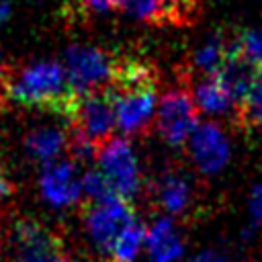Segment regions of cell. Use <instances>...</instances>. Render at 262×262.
I'll list each match as a JSON object with an SVG mask.
<instances>
[{"instance_id": "cell-5", "label": "cell", "mask_w": 262, "mask_h": 262, "mask_svg": "<svg viewBox=\"0 0 262 262\" xmlns=\"http://www.w3.org/2000/svg\"><path fill=\"white\" fill-rule=\"evenodd\" d=\"M119 57L92 45H72L66 51V74L76 94L102 90L111 84Z\"/></svg>"}, {"instance_id": "cell-19", "label": "cell", "mask_w": 262, "mask_h": 262, "mask_svg": "<svg viewBox=\"0 0 262 262\" xmlns=\"http://www.w3.org/2000/svg\"><path fill=\"white\" fill-rule=\"evenodd\" d=\"M82 190L88 199V203H102V201H108V199H115V190L113 186L108 184L106 176L100 172V170H90L84 174L82 178Z\"/></svg>"}, {"instance_id": "cell-12", "label": "cell", "mask_w": 262, "mask_h": 262, "mask_svg": "<svg viewBox=\"0 0 262 262\" xmlns=\"http://www.w3.org/2000/svg\"><path fill=\"white\" fill-rule=\"evenodd\" d=\"M41 194L53 207H70L84 194L82 180L76 176V166L70 160L51 162L41 174Z\"/></svg>"}, {"instance_id": "cell-22", "label": "cell", "mask_w": 262, "mask_h": 262, "mask_svg": "<svg viewBox=\"0 0 262 262\" xmlns=\"http://www.w3.org/2000/svg\"><path fill=\"white\" fill-rule=\"evenodd\" d=\"M84 8L94 14H104L113 8H119V0H84Z\"/></svg>"}, {"instance_id": "cell-24", "label": "cell", "mask_w": 262, "mask_h": 262, "mask_svg": "<svg viewBox=\"0 0 262 262\" xmlns=\"http://www.w3.org/2000/svg\"><path fill=\"white\" fill-rule=\"evenodd\" d=\"M12 192V186H10V180L6 176V170H4V164H2V158H0V199L8 196Z\"/></svg>"}, {"instance_id": "cell-9", "label": "cell", "mask_w": 262, "mask_h": 262, "mask_svg": "<svg viewBox=\"0 0 262 262\" xmlns=\"http://www.w3.org/2000/svg\"><path fill=\"white\" fill-rule=\"evenodd\" d=\"M151 194L154 203L172 219L190 215L199 205V186L180 168L160 174V178L154 182Z\"/></svg>"}, {"instance_id": "cell-26", "label": "cell", "mask_w": 262, "mask_h": 262, "mask_svg": "<svg viewBox=\"0 0 262 262\" xmlns=\"http://www.w3.org/2000/svg\"><path fill=\"white\" fill-rule=\"evenodd\" d=\"M8 12H10V8H8V2H2V4H0V23H2V20L8 16Z\"/></svg>"}, {"instance_id": "cell-13", "label": "cell", "mask_w": 262, "mask_h": 262, "mask_svg": "<svg viewBox=\"0 0 262 262\" xmlns=\"http://www.w3.org/2000/svg\"><path fill=\"white\" fill-rule=\"evenodd\" d=\"M239 53V35H227V33H213L203 39V43L192 53V70L203 76L219 74L225 63Z\"/></svg>"}, {"instance_id": "cell-25", "label": "cell", "mask_w": 262, "mask_h": 262, "mask_svg": "<svg viewBox=\"0 0 262 262\" xmlns=\"http://www.w3.org/2000/svg\"><path fill=\"white\" fill-rule=\"evenodd\" d=\"M0 92H8V80L4 76V68H2V57H0Z\"/></svg>"}, {"instance_id": "cell-7", "label": "cell", "mask_w": 262, "mask_h": 262, "mask_svg": "<svg viewBox=\"0 0 262 262\" xmlns=\"http://www.w3.org/2000/svg\"><path fill=\"white\" fill-rule=\"evenodd\" d=\"M135 221L137 219L133 207L121 196L102 203H88L86 207V231L90 235V242L102 256L108 258L121 233Z\"/></svg>"}, {"instance_id": "cell-18", "label": "cell", "mask_w": 262, "mask_h": 262, "mask_svg": "<svg viewBox=\"0 0 262 262\" xmlns=\"http://www.w3.org/2000/svg\"><path fill=\"white\" fill-rule=\"evenodd\" d=\"M145 233H147V229L139 221L131 223L121 233V237L117 239V244L113 248V254H111V260L113 262H133L137 258L141 246L145 244Z\"/></svg>"}, {"instance_id": "cell-15", "label": "cell", "mask_w": 262, "mask_h": 262, "mask_svg": "<svg viewBox=\"0 0 262 262\" xmlns=\"http://www.w3.org/2000/svg\"><path fill=\"white\" fill-rule=\"evenodd\" d=\"M190 90H192V98L199 111L215 115V117L227 115L231 111L235 115V100L219 74L203 76L196 84H190Z\"/></svg>"}, {"instance_id": "cell-11", "label": "cell", "mask_w": 262, "mask_h": 262, "mask_svg": "<svg viewBox=\"0 0 262 262\" xmlns=\"http://www.w3.org/2000/svg\"><path fill=\"white\" fill-rule=\"evenodd\" d=\"M14 242L20 262H55L66 254L61 239L35 219H18L14 223Z\"/></svg>"}, {"instance_id": "cell-23", "label": "cell", "mask_w": 262, "mask_h": 262, "mask_svg": "<svg viewBox=\"0 0 262 262\" xmlns=\"http://www.w3.org/2000/svg\"><path fill=\"white\" fill-rule=\"evenodd\" d=\"M190 262H229V258L217 250H205V252L196 254Z\"/></svg>"}, {"instance_id": "cell-10", "label": "cell", "mask_w": 262, "mask_h": 262, "mask_svg": "<svg viewBox=\"0 0 262 262\" xmlns=\"http://www.w3.org/2000/svg\"><path fill=\"white\" fill-rule=\"evenodd\" d=\"M186 147H188L190 160L194 162V166L201 174L221 172L231 156L229 141H227L225 133L221 131L219 125H215L211 121L199 123V127L190 135Z\"/></svg>"}, {"instance_id": "cell-4", "label": "cell", "mask_w": 262, "mask_h": 262, "mask_svg": "<svg viewBox=\"0 0 262 262\" xmlns=\"http://www.w3.org/2000/svg\"><path fill=\"white\" fill-rule=\"evenodd\" d=\"M72 123V133L90 141L100 149L113 137L117 127V106L108 88L80 94L78 102L68 119Z\"/></svg>"}, {"instance_id": "cell-8", "label": "cell", "mask_w": 262, "mask_h": 262, "mask_svg": "<svg viewBox=\"0 0 262 262\" xmlns=\"http://www.w3.org/2000/svg\"><path fill=\"white\" fill-rule=\"evenodd\" d=\"M119 8L154 27H188L201 14V0H119Z\"/></svg>"}, {"instance_id": "cell-17", "label": "cell", "mask_w": 262, "mask_h": 262, "mask_svg": "<svg viewBox=\"0 0 262 262\" xmlns=\"http://www.w3.org/2000/svg\"><path fill=\"white\" fill-rule=\"evenodd\" d=\"M233 121L244 129L262 133V63L254 66L250 88L242 102L235 106Z\"/></svg>"}, {"instance_id": "cell-2", "label": "cell", "mask_w": 262, "mask_h": 262, "mask_svg": "<svg viewBox=\"0 0 262 262\" xmlns=\"http://www.w3.org/2000/svg\"><path fill=\"white\" fill-rule=\"evenodd\" d=\"M6 94L18 104L47 108L63 119H70L80 96L70 86L68 74L57 61L27 66L14 82H8Z\"/></svg>"}, {"instance_id": "cell-20", "label": "cell", "mask_w": 262, "mask_h": 262, "mask_svg": "<svg viewBox=\"0 0 262 262\" xmlns=\"http://www.w3.org/2000/svg\"><path fill=\"white\" fill-rule=\"evenodd\" d=\"M239 53L256 63H262V29H252L239 35Z\"/></svg>"}, {"instance_id": "cell-6", "label": "cell", "mask_w": 262, "mask_h": 262, "mask_svg": "<svg viewBox=\"0 0 262 262\" xmlns=\"http://www.w3.org/2000/svg\"><path fill=\"white\" fill-rule=\"evenodd\" d=\"M100 172L106 176L115 194L131 201L141 190V170L131 143L125 137H111L96 154Z\"/></svg>"}, {"instance_id": "cell-21", "label": "cell", "mask_w": 262, "mask_h": 262, "mask_svg": "<svg viewBox=\"0 0 262 262\" xmlns=\"http://www.w3.org/2000/svg\"><path fill=\"white\" fill-rule=\"evenodd\" d=\"M250 217L254 225L262 223V184H256L250 194Z\"/></svg>"}, {"instance_id": "cell-16", "label": "cell", "mask_w": 262, "mask_h": 262, "mask_svg": "<svg viewBox=\"0 0 262 262\" xmlns=\"http://www.w3.org/2000/svg\"><path fill=\"white\" fill-rule=\"evenodd\" d=\"M25 149L33 160L51 164L63 149H70V133L59 127H37L27 135Z\"/></svg>"}, {"instance_id": "cell-3", "label": "cell", "mask_w": 262, "mask_h": 262, "mask_svg": "<svg viewBox=\"0 0 262 262\" xmlns=\"http://www.w3.org/2000/svg\"><path fill=\"white\" fill-rule=\"evenodd\" d=\"M199 127V106L188 80L170 86L158 100L156 129L170 147H184Z\"/></svg>"}, {"instance_id": "cell-27", "label": "cell", "mask_w": 262, "mask_h": 262, "mask_svg": "<svg viewBox=\"0 0 262 262\" xmlns=\"http://www.w3.org/2000/svg\"><path fill=\"white\" fill-rule=\"evenodd\" d=\"M55 262H72V260L68 258V254H63V256H59V258H57Z\"/></svg>"}, {"instance_id": "cell-1", "label": "cell", "mask_w": 262, "mask_h": 262, "mask_svg": "<svg viewBox=\"0 0 262 262\" xmlns=\"http://www.w3.org/2000/svg\"><path fill=\"white\" fill-rule=\"evenodd\" d=\"M117 106V127L127 137H145L156 127L158 74L135 57H119L115 76L106 86Z\"/></svg>"}, {"instance_id": "cell-14", "label": "cell", "mask_w": 262, "mask_h": 262, "mask_svg": "<svg viewBox=\"0 0 262 262\" xmlns=\"http://www.w3.org/2000/svg\"><path fill=\"white\" fill-rule=\"evenodd\" d=\"M145 248L151 262H176L182 256L184 244L172 217H160L147 227Z\"/></svg>"}]
</instances>
